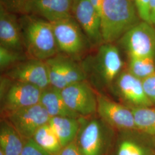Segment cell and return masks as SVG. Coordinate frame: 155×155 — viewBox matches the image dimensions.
Listing matches in <instances>:
<instances>
[{"mask_svg":"<svg viewBox=\"0 0 155 155\" xmlns=\"http://www.w3.org/2000/svg\"><path fill=\"white\" fill-rule=\"evenodd\" d=\"M116 93L130 107L154 106L144 92L142 81L128 71L120 73L112 85Z\"/></svg>","mask_w":155,"mask_h":155,"instance_id":"obj_14","label":"cell"},{"mask_svg":"<svg viewBox=\"0 0 155 155\" xmlns=\"http://www.w3.org/2000/svg\"><path fill=\"white\" fill-rule=\"evenodd\" d=\"M57 155H82L79 150L75 141L71 144L62 148L61 152Z\"/></svg>","mask_w":155,"mask_h":155,"instance_id":"obj_29","label":"cell"},{"mask_svg":"<svg viewBox=\"0 0 155 155\" xmlns=\"http://www.w3.org/2000/svg\"><path fill=\"white\" fill-rule=\"evenodd\" d=\"M26 60L21 52L6 48L0 46V68L8 70L17 63Z\"/></svg>","mask_w":155,"mask_h":155,"instance_id":"obj_24","label":"cell"},{"mask_svg":"<svg viewBox=\"0 0 155 155\" xmlns=\"http://www.w3.org/2000/svg\"><path fill=\"white\" fill-rule=\"evenodd\" d=\"M72 16L82 29L90 43L100 45L104 41L101 17L90 0H73Z\"/></svg>","mask_w":155,"mask_h":155,"instance_id":"obj_13","label":"cell"},{"mask_svg":"<svg viewBox=\"0 0 155 155\" xmlns=\"http://www.w3.org/2000/svg\"><path fill=\"white\" fill-rule=\"evenodd\" d=\"M25 140L6 119L0 125V150L5 155H21Z\"/></svg>","mask_w":155,"mask_h":155,"instance_id":"obj_20","label":"cell"},{"mask_svg":"<svg viewBox=\"0 0 155 155\" xmlns=\"http://www.w3.org/2000/svg\"><path fill=\"white\" fill-rule=\"evenodd\" d=\"M73 0H28L22 15H33L50 22L72 16Z\"/></svg>","mask_w":155,"mask_h":155,"instance_id":"obj_15","label":"cell"},{"mask_svg":"<svg viewBox=\"0 0 155 155\" xmlns=\"http://www.w3.org/2000/svg\"></svg>","mask_w":155,"mask_h":155,"instance_id":"obj_34","label":"cell"},{"mask_svg":"<svg viewBox=\"0 0 155 155\" xmlns=\"http://www.w3.org/2000/svg\"><path fill=\"white\" fill-rule=\"evenodd\" d=\"M80 118L68 117H51L48 124L59 140L62 148L75 140L81 127Z\"/></svg>","mask_w":155,"mask_h":155,"instance_id":"obj_19","label":"cell"},{"mask_svg":"<svg viewBox=\"0 0 155 155\" xmlns=\"http://www.w3.org/2000/svg\"><path fill=\"white\" fill-rule=\"evenodd\" d=\"M0 155H5L4 154V153L1 151V150H0Z\"/></svg>","mask_w":155,"mask_h":155,"instance_id":"obj_32","label":"cell"},{"mask_svg":"<svg viewBox=\"0 0 155 155\" xmlns=\"http://www.w3.org/2000/svg\"><path fill=\"white\" fill-rule=\"evenodd\" d=\"M80 121L81 127L75 142L82 155H105L110 141L109 125L101 119L86 120L81 117Z\"/></svg>","mask_w":155,"mask_h":155,"instance_id":"obj_5","label":"cell"},{"mask_svg":"<svg viewBox=\"0 0 155 155\" xmlns=\"http://www.w3.org/2000/svg\"><path fill=\"white\" fill-rule=\"evenodd\" d=\"M123 65L117 47L107 43L100 45L97 52L84 59L81 64L87 79L101 87L112 86Z\"/></svg>","mask_w":155,"mask_h":155,"instance_id":"obj_3","label":"cell"},{"mask_svg":"<svg viewBox=\"0 0 155 155\" xmlns=\"http://www.w3.org/2000/svg\"><path fill=\"white\" fill-rule=\"evenodd\" d=\"M39 104L44 107L51 117H68L78 118L81 117L67 105L62 97L61 90L52 86L42 90Z\"/></svg>","mask_w":155,"mask_h":155,"instance_id":"obj_18","label":"cell"},{"mask_svg":"<svg viewBox=\"0 0 155 155\" xmlns=\"http://www.w3.org/2000/svg\"><path fill=\"white\" fill-rule=\"evenodd\" d=\"M155 155V154H154V155Z\"/></svg>","mask_w":155,"mask_h":155,"instance_id":"obj_33","label":"cell"},{"mask_svg":"<svg viewBox=\"0 0 155 155\" xmlns=\"http://www.w3.org/2000/svg\"><path fill=\"white\" fill-rule=\"evenodd\" d=\"M90 1L101 17L103 0H90Z\"/></svg>","mask_w":155,"mask_h":155,"instance_id":"obj_31","label":"cell"},{"mask_svg":"<svg viewBox=\"0 0 155 155\" xmlns=\"http://www.w3.org/2000/svg\"><path fill=\"white\" fill-rule=\"evenodd\" d=\"M133 113L136 130L155 137V107H130Z\"/></svg>","mask_w":155,"mask_h":155,"instance_id":"obj_21","label":"cell"},{"mask_svg":"<svg viewBox=\"0 0 155 155\" xmlns=\"http://www.w3.org/2000/svg\"><path fill=\"white\" fill-rule=\"evenodd\" d=\"M5 114L6 119L24 140L32 139L40 127L48 124L51 118L40 104Z\"/></svg>","mask_w":155,"mask_h":155,"instance_id":"obj_9","label":"cell"},{"mask_svg":"<svg viewBox=\"0 0 155 155\" xmlns=\"http://www.w3.org/2000/svg\"><path fill=\"white\" fill-rule=\"evenodd\" d=\"M67 105L81 117H88L97 111V95L86 81L75 83L61 90Z\"/></svg>","mask_w":155,"mask_h":155,"instance_id":"obj_10","label":"cell"},{"mask_svg":"<svg viewBox=\"0 0 155 155\" xmlns=\"http://www.w3.org/2000/svg\"><path fill=\"white\" fill-rule=\"evenodd\" d=\"M150 18L152 25L155 28V0H150Z\"/></svg>","mask_w":155,"mask_h":155,"instance_id":"obj_30","label":"cell"},{"mask_svg":"<svg viewBox=\"0 0 155 155\" xmlns=\"http://www.w3.org/2000/svg\"><path fill=\"white\" fill-rule=\"evenodd\" d=\"M45 61L52 87L62 90L87 79L81 64L69 56L58 54Z\"/></svg>","mask_w":155,"mask_h":155,"instance_id":"obj_7","label":"cell"},{"mask_svg":"<svg viewBox=\"0 0 155 155\" xmlns=\"http://www.w3.org/2000/svg\"><path fill=\"white\" fill-rule=\"evenodd\" d=\"M24 47L31 58L46 61L59 52L52 24L40 17L24 14L18 18Z\"/></svg>","mask_w":155,"mask_h":155,"instance_id":"obj_1","label":"cell"},{"mask_svg":"<svg viewBox=\"0 0 155 155\" xmlns=\"http://www.w3.org/2000/svg\"><path fill=\"white\" fill-rule=\"evenodd\" d=\"M127 71L143 81L155 73V58L129 57Z\"/></svg>","mask_w":155,"mask_h":155,"instance_id":"obj_23","label":"cell"},{"mask_svg":"<svg viewBox=\"0 0 155 155\" xmlns=\"http://www.w3.org/2000/svg\"><path fill=\"white\" fill-rule=\"evenodd\" d=\"M5 76L12 81L28 83L44 90L50 85L47 68L44 61L29 59L21 61L6 71Z\"/></svg>","mask_w":155,"mask_h":155,"instance_id":"obj_11","label":"cell"},{"mask_svg":"<svg viewBox=\"0 0 155 155\" xmlns=\"http://www.w3.org/2000/svg\"><path fill=\"white\" fill-rule=\"evenodd\" d=\"M28 0H0V5L13 13H22L23 8Z\"/></svg>","mask_w":155,"mask_h":155,"instance_id":"obj_28","label":"cell"},{"mask_svg":"<svg viewBox=\"0 0 155 155\" xmlns=\"http://www.w3.org/2000/svg\"><path fill=\"white\" fill-rule=\"evenodd\" d=\"M0 46L22 52L24 47L19 20L15 13L0 5Z\"/></svg>","mask_w":155,"mask_h":155,"instance_id":"obj_16","label":"cell"},{"mask_svg":"<svg viewBox=\"0 0 155 155\" xmlns=\"http://www.w3.org/2000/svg\"><path fill=\"white\" fill-rule=\"evenodd\" d=\"M133 0H103L101 15L104 43H112L140 22Z\"/></svg>","mask_w":155,"mask_h":155,"instance_id":"obj_2","label":"cell"},{"mask_svg":"<svg viewBox=\"0 0 155 155\" xmlns=\"http://www.w3.org/2000/svg\"><path fill=\"white\" fill-rule=\"evenodd\" d=\"M97 112L109 127L123 131L136 130L130 107L118 104L102 95H97Z\"/></svg>","mask_w":155,"mask_h":155,"instance_id":"obj_12","label":"cell"},{"mask_svg":"<svg viewBox=\"0 0 155 155\" xmlns=\"http://www.w3.org/2000/svg\"><path fill=\"white\" fill-rule=\"evenodd\" d=\"M120 41L129 57L155 58V28L148 22L140 21Z\"/></svg>","mask_w":155,"mask_h":155,"instance_id":"obj_8","label":"cell"},{"mask_svg":"<svg viewBox=\"0 0 155 155\" xmlns=\"http://www.w3.org/2000/svg\"><path fill=\"white\" fill-rule=\"evenodd\" d=\"M51 23L59 51L67 56H79L91 44L72 16Z\"/></svg>","mask_w":155,"mask_h":155,"instance_id":"obj_6","label":"cell"},{"mask_svg":"<svg viewBox=\"0 0 155 155\" xmlns=\"http://www.w3.org/2000/svg\"><path fill=\"white\" fill-rule=\"evenodd\" d=\"M144 92L150 102L155 106V73L142 81Z\"/></svg>","mask_w":155,"mask_h":155,"instance_id":"obj_27","label":"cell"},{"mask_svg":"<svg viewBox=\"0 0 155 155\" xmlns=\"http://www.w3.org/2000/svg\"><path fill=\"white\" fill-rule=\"evenodd\" d=\"M42 90L28 83L14 81L5 76L1 78V100L3 111H13L39 104Z\"/></svg>","mask_w":155,"mask_h":155,"instance_id":"obj_4","label":"cell"},{"mask_svg":"<svg viewBox=\"0 0 155 155\" xmlns=\"http://www.w3.org/2000/svg\"><path fill=\"white\" fill-rule=\"evenodd\" d=\"M32 139L52 155H58L62 149L59 140L49 124L40 127Z\"/></svg>","mask_w":155,"mask_h":155,"instance_id":"obj_22","label":"cell"},{"mask_svg":"<svg viewBox=\"0 0 155 155\" xmlns=\"http://www.w3.org/2000/svg\"><path fill=\"white\" fill-rule=\"evenodd\" d=\"M117 146L116 155H153L155 153V137L137 130L125 131Z\"/></svg>","mask_w":155,"mask_h":155,"instance_id":"obj_17","label":"cell"},{"mask_svg":"<svg viewBox=\"0 0 155 155\" xmlns=\"http://www.w3.org/2000/svg\"><path fill=\"white\" fill-rule=\"evenodd\" d=\"M21 155H53L41 148L33 139L25 140Z\"/></svg>","mask_w":155,"mask_h":155,"instance_id":"obj_25","label":"cell"},{"mask_svg":"<svg viewBox=\"0 0 155 155\" xmlns=\"http://www.w3.org/2000/svg\"><path fill=\"white\" fill-rule=\"evenodd\" d=\"M139 17L152 25L150 18V0H133Z\"/></svg>","mask_w":155,"mask_h":155,"instance_id":"obj_26","label":"cell"}]
</instances>
